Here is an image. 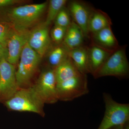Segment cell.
Returning a JSON list of instances; mask_svg holds the SVG:
<instances>
[{
	"instance_id": "e0dca14e",
	"label": "cell",
	"mask_w": 129,
	"mask_h": 129,
	"mask_svg": "<svg viewBox=\"0 0 129 129\" xmlns=\"http://www.w3.org/2000/svg\"><path fill=\"white\" fill-rule=\"evenodd\" d=\"M88 47L84 45L70 50L69 56L81 73L87 75Z\"/></svg>"
},
{
	"instance_id": "5bb4252c",
	"label": "cell",
	"mask_w": 129,
	"mask_h": 129,
	"mask_svg": "<svg viewBox=\"0 0 129 129\" xmlns=\"http://www.w3.org/2000/svg\"><path fill=\"white\" fill-rule=\"evenodd\" d=\"M111 18L104 12L98 9H92L88 21V28L91 34L111 26Z\"/></svg>"
},
{
	"instance_id": "6da1fadb",
	"label": "cell",
	"mask_w": 129,
	"mask_h": 129,
	"mask_svg": "<svg viewBox=\"0 0 129 129\" xmlns=\"http://www.w3.org/2000/svg\"><path fill=\"white\" fill-rule=\"evenodd\" d=\"M48 5L45 2L13 8L8 11L7 17L14 29L28 30L40 18Z\"/></svg>"
},
{
	"instance_id": "d4e9b609",
	"label": "cell",
	"mask_w": 129,
	"mask_h": 129,
	"mask_svg": "<svg viewBox=\"0 0 129 129\" xmlns=\"http://www.w3.org/2000/svg\"><path fill=\"white\" fill-rule=\"evenodd\" d=\"M126 124V123H125ZM122 125H119V126H116V129H123L124 126V124Z\"/></svg>"
},
{
	"instance_id": "ba28073f",
	"label": "cell",
	"mask_w": 129,
	"mask_h": 129,
	"mask_svg": "<svg viewBox=\"0 0 129 129\" xmlns=\"http://www.w3.org/2000/svg\"><path fill=\"white\" fill-rule=\"evenodd\" d=\"M19 89L15 66L3 58L0 60V103H4L10 99Z\"/></svg>"
},
{
	"instance_id": "30bf717a",
	"label": "cell",
	"mask_w": 129,
	"mask_h": 129,
	"mask_svg": "<svg viewBox=\"0 0 129 129\" xmlns=\"http://www.w3.org/2000/svg\"><path fill=\"white\" fill-rule=\"evenodd\" d=\"M48 27L42 23L29 31L28 45L41 58L49 50L51 43Z\"/></svg>"
},
{
	"instance_id": "9c48e42d",
	"label": "cell",
	"mask_w": 129,
	"mask_h": 129,
	"mask_svg": "<svg viewBox=\"0 0 129 129\" xmlns=\"http://www.w3.org/2000/svg\"><path fill=\"white\" fill-rule=\"evenodd\" d=\"M29 31L13 28L11 32L6 45V60L11 64L15 66L18 63L24 47L27 43Z\"/></svg>"
},
{
	"instance_id": "cb8c5ba5",
	"label": "cell",
	"mask_w": 129,
	"mask_h": 129,
	"mask_svg": "<svg viewBox=\"0 0 129 129\" xmlns=\"http://www.w3.org/2000/svg\"><path fill=\"white\" fill-rule=\"evenodd\" d=\"M7 56V51L6 47L0 44V60L4 58L6 59Z\"/></svg>"
},
{
	"instance_id": "277c9868",
	"label": "cell",
	"mask_w": 129,
	"mask_h": 129,
	"mask_svg": "<svg viewBox=\"0 0 129 129\" xmlns=\"http://www.w3.org/2000/svg\"><path fill=\"white\" fill-rule=\"evenodd\" d=\"M105 105L104 117L98 129H110L124 124L129 120V104L115 102L107 93L103 94Z\"/></svg>"
},
{
	"instance_id": "52a82bcc",
	"label": "cell",
	"mask_w": 129,
	"mask_h": 129,
	"mask_svg": "<svg viewBox=\"0 0 129 129\" xmlns=\"http://www.w3.org/2000/svg\"><path fill=\"white\" fill-rule=\"evenodd\" d=\"M58 100L69 101L88 94V79L86 75L81 74L57 83Z\"/></svg>"
},
{
	"instance_id": "ffe728a7",
	"label": "cell",
	"mask_w": 129,
	"mask_h": 129,
	"mask_svg": "<svg viewBox=\"0 0 129 129\" xmlns=\"http://www.w3.org/2000/svg\"><path fill=\"white\" fill-rule=\"evenodd\" d=\"M55 25L67 28L72 22L71 16L68 9L63 8L54 20Z\"/></svg>"
},
{
	"instance_id": "7c38bea8",
	"label": "cell",
	"mask_w": 129,
	"mask_h": 129,
	"mask_svg": "<svg viewBox=\"0 0 129 129\" xmlns=\"http://www.w3.org/2000/svg\"><path fill=\"white\" fill-rule=\"evenodd\" d=\"M113 51L92 44L88 47L87 66L88 73L93 76Z\"/></svg>"
},
{
	"instance_id": "7a4b0ae2",
	"label": "cell",
	"mask_w": 129,
	"mask_h": 129,
	"mask_svg": "<svg viewBox=\"0 0 129 129\" xmlns=\"http://www.w3.org/2000/svg\"><path fill=\"white\" fill-rule=\"evenodd\" d=\"M9 110L29 112L44 116L45 104L37 96L32 86L19 88L12 97L4 103Z\"/></svg>"
},
{
	"instance_id": "3957f363",
	"label": "cell",
	"mask_w": 129,
	"mask_h": 129,
	"mask_svg": "<svg viewBox=\"0 0 129 129\" xmlns=\"http://www.w3.org/2000/svg\"><path fill=\"white\" fill-rule=\"evenodd\" d=\"M129 73V64L125 47H119L111 53L93 76L95 79L106 76L122 79L128 77Z\"/></svg>"
},
{
	"instance_id": "2e32d148",
	"label": "cell",
	"mask_w": 129,
	"mask_h": 129,
	"mask_svg": "<svg viewBox=\"0 0 129 129\" xmlns=\"http://www.w3.org/2000/svg\"><path fill=\"white\" fill-rule=\"evenodd\" d=\"M54 70L57 83L83 74L77 69L69 57Z\"/></svg>"
},
{
	"instance_id": "8992f818",
	"label": "cell",
	"mask_w": 129,
	"mask_h": 129,
	"mask_svg": "<svg viewBox=\"0 0 129 129\" xmlns=\"http://www.w3.org/2000/svg\"><path fill=\"white\" fill-rule=\"evenodd\" d=\"M56 85L54 70L49 67L42 72L37 82L32 87L44 104H52L58 101Z\"/></svg>"
},
{
	"instance_id": "9a60e30c",
	"label": "cell",
	"mask_w": 129,
	"mask_h": 129,
	"mask_svg": "<svg viewBox=\"0 0 129 129\" xmlns=\"http://www.w3.org/2000/svg\"><path fill=\"white\" fill-rule=\"evenodd\" d=\"M85 38L81 29L72 21L67 28L62 43L69 50H72L84 46Z\"/></svg>"
},
{
	"instance_id": "4fadbf2b",
	"label": "cell",
	"mask_w": 129,
	"mask_h": 129,
	"mask_svg": "<svg viewBox=\"0 0 129 129\" xmlns=\"http://www.w3.org/2000/svg\"><path fill=\"white\" fill-rule=\"evenodd\" d=\"M91 35L92 44L98 46L112 51L119 47L117 40L112 31L111 26Z\"/></svg>"
},
{
	"instance_id": "d6986e66",
	"label": "cell",
	"mask_w": 129,
	"mask_h": 129,
	"mask_svg": "<svg viewBox=\"0 0 129 129\" xmlns=\"http://www.w3.org/2000/svg\"><path fill=\"white\" fill-rule=\"evenodd\" d=\"M68 1L67 0H50L48 4V12L44 23L49 26L54 22L58 13L64 7Z\"/></svg>"
},
{
	"instance_id": "44dd1931",
	"label": "cell",
	"mask_w": 129,
	"mask_h": 129,
	"mask_svg": "<svg viewBox=\"0 0 129 129\" xmlns=\"http://www.w3.org/2000/svg\"><path fill=\"white\" fill-rule=\"evenodd\" d=\"M10 24L0 20V44L6 47L8 39L13 29Z\"/></svg>"
},
{
	"instance_id": "8fae6325",
	"label": "cell",
	"mask_w": 129,
	"mask_h": 129,
	"mask_svg": "<svg viewBox=\"0 0 129 129\" xmlns=\"http://www.w3.org/2000/svg\"><path fill=\"white\" fill-rule=\"evenodd\" d=\"M68 9L73 19L72 21L81 29L85 37H89L88 21L92 8L85 3L73 1L69 3Z\"/></svg>"
},
{
	"instance_id": "5b68a950",
	"label": "cell",
	"mask_w": 129,
	"mask_h": 129,
	"mask_svg": "<svg viewBox=\"0 0 129 129\" xmlns=\"http://www.w3.org/2000/svg\"><path fill=\"white\" fill-rule=\"evenodd\" d=\"M41 57L27 43L24 47L16 70V78L18 88H27L36 72Z\"/></svg>"
},
{
	"instance_id": "ac0fdd59",
	"label": "cell",
	"mask_w": 129,
	"mask_h": 129,
	"mask_svg": "<svg viewBox=\"0 0 129 129\" xmlns=\"http://www.w3.org/2000/svg\"><path fill=\"white\" fill-rule=\"evenodd\" d=\"M69 50L62 42L53 47L49 51L47 55L49 67L55 69L69 57Z\"/></svg>"
},
{
	"instance_id": "7402d4cb",
	"label": "cell",
	"mask_w": 129,
	"mask_h": 129,
	"mask_svg": "<svg viewBox=\"0 0 129 129\" xmlns=\"http://www.w3.org/2000/svg\"><path fill=\"white\" fill-rule=\"evenodd\" d=\"M67 28L54 25L51 32V36L52 40L56 44L62 43L66 34Z\"/></svg>"
},
{
	"instance_id": "603a6c76",
	"label": "cell",
	"mask_w": 129,
	"mask_h": 129,
	"mask_svg": "<svg viewBox=\"0 0 129 129\" xmlns=\"http://www.w3.org/2000/svg\"><path fill=\"white\" fill-rule=\"evenodd\" d=\"M21 2L18 0H0V9L13 6Z\"/></svg>"
}]
</instances>
